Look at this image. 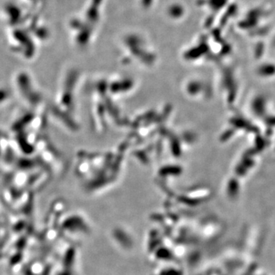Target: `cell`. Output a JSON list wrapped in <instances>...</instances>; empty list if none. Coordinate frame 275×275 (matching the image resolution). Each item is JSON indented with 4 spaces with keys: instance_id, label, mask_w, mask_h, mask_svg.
<instances>
[{
    "instance_id": "6da1fadb",
    "label": "cell",
    "mask_w": 275,
    "mask_h": 275,
    "mask_svg": "<svg viewBox=\"0 0 275 275\" xmlns=\"http://www.w3.org/2000/svg\"><path fill=\"white\" fill-rule=\"evenodd\" d=\"M12 88L14 95L21 101L25 108L35 112L48 107L37 81L25 70L16 73L12 79Z\"/></svg>"
},
{
    "instance_id": "7a4b0ae2",
    "label": "cell",
    "mask_w": 275,
    "mask_h": 275,
    "mask_svg": "<svg viewBox=\"0 0 275 275\" xmlns=\"http://www.w3.org/2000/svg\"><path fill=\"white\" fill-rule=\"evenodd\" d=\"M14 96L12 86L0 82V108L5 107L11 103Z\"/></svg>"
}]
</instances>
